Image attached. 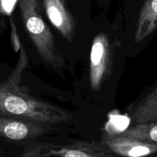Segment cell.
<instances>
[{
  "label": "cell",
  "mask_w": 157,
  "mask_h": 157,
  "mask_svg": "<svg viewBox=\"0 0 157 157\" xmlns=\"http://www.w3.org/2000/svg\"><path fill=\"white\" fill-rule=\"evenodd\" d=\"M11 41H12V44L13 45L14 50L15 52H19L20 48H21V44L20 43L19 37H18V32H17L16 26H15V22L13 20H11Z\"/></svg>",
  "instance_id": "cell-12"
},
{
  "label": "cell",
  "mask_w": 157,
  "mask_h": 157,
  "mask_svg": "<svg viewBox=\"0 0 157 157\" xmlns=\"http://www.w3.org/2000/svg\"><path fill=\"white\" fill-rule=\"evenodd\" d=\"M21 18L28 35L41 59L55 68L64 65L56 48L55 38L40 12L38 0H18Z\"/></svg>",
  "instance_id": "cell-2"
},
{
  "label": "cell",
  "mask_w": 157,
  "mask_h": 157,
  "mask_svg": "<svg viewBox=\"0 0 157 157\" xmlns=\"http://www.w3.org/2000/svg\"><path fill=\"white\" fill-rule=\"evenodd\" d=\"M46 15L52 25L68 41L75 36L76 23L67 9V0H41Z\"/></svg>",
  "instance_id": "cell-6"
},
{
  "label": "cell",
  "mask_w": 157,
  "mask_h": 157,
  "mask_svg": "<svg viewBox=\"0 0 157 157\" xmlns=\"http://www.w3.org/2000/svg\"><path fill=\"white\" fill-rule=\"evenodd\" d=\"M2 29H0V35H2Z\"/></svg>",
  "instance_id": "cell-13"
},
{
  "label": "cell",
  "mask_w": 157,
  "mask_h": 157,
  "mask_svg": "<svg viewBox=\"0 0 157 157\" xmlns=\"http://www.w3.org/2000/svg\"><path fill=\"white\" fill-rule=\"evenodd\" d=\"M52 126L29 120L0 116V137L12 141L32 139L46 134Z\"/></svg>",
  "instance_id": "cell-5"
},
{
  "label": "cell",
  "mask_w": 157,
  "mask_h": 157,
  "mask_svg": "<svg viewBox=\"0 0 157 157\" xmlns=\"http://www.w3.org/2000/svg\"><path fill=\"white\" fill-rule=\"evenodd\" d=\"M0 157H1V155H0Z\"/></svg>",
  "instance_id": "cell-14"
},
{
  "label": "cell",
  "mask_w": 157,
  "mask_h": 157,
  "mask_svg": "<svg viewBox=\"0 0 157 157\" xmlns=\"http://www.w3.org/2000/svg\"><path fill=\"white\" fill-rule=\"evenodd\" d=\"M113 153L102 144L77 141L65 145L37 143L23 150V157H110Z\"/></svg>",
  "instance_id": "cell-3"
},
{
  "label": "cell",
  "mask_w": 157,
  "mask_h": 157,
  "mask_svg": "<svg viewBox=\"0 0 157 157\" xmlns=\"http://www.w3.org/2000/svg\"><path fill=\"white\" fill-rule=\"evenodd\" d=\"M101 144L113 154L123 156L140 157L157 153V144L144 142L121 135H106L103 137Z\"/></svg>",
  "instance_id": "cell-7"
},
{
  "label": "cell",
  "mask_w": 157,
  "mask_h": 157,
  "mask_svg": "<svg viewBox=\"0 0 157 157\" xmlns=\"http://www.w3.org/2000/svg\"><path fill=\"white\" fill-rule=\"evenodd\" d=\"M28 64L27 55L21 46L16 66L6 81L0 83V116L29 120L50 126L71 121L73 115L70 112L35 98L20 86Z\"/></svg>",
  "instance_id": "cell-1"
},
{
  "label": "cell",
  "mask_w": 157,
  "mask_h": 157,
  "mask_svg": "<svg viewBox=\"0 0 157 157\" xmlns=\"http://www.w3.org/2000/svg\"><path fill=\"white\" fill-rule=\"evenodd\" d=\"M135 124L157 122V87L136 105L127 109Z\"/></svg>",
  "instance_id": "cell-9"
},
{
  "label": "cell",
  "mask_w": 157,
  "mask_h": 157,
  "mask_svg": "<svg viewBox=\"0 0 157 157\" xmlns=\"http://www.w3.org/2000/svg\"><path fill=\"white\" fill-rule=\"evenodd\" d=\"M18 2V0H0V13L6 16H11Z\"/></svg>",
  "instance_id": "cell-11"
},
{
  "label": "cell",
  "mask_w": 157,
  "mask_h": 157,
  "mask_svg": "<svg viewBox=\"0 0 157 157\" xmlns=\"http://www.w3.org/2000/svg\"><path fill=\"white\" fill-rule=\"evenodd\" d=\"M110 44L105 33L94 37L90 53L89 81L94 90H98L109 75L110 67Z\"/></svg>",
  "instance_id": "cell-4"
},
{
  "label": "cell",
  "mask_w": 157,
  "mask_h": 157,
  "mask_svg": "<svg viewBox=\"0 0 157 157\" xmlns=\"http://www.w3.org/2000/svg\"><path fill=\"white\" fill-rule=\"evenodd\" d=\"M157 29V0H145L138 17L134 41L139 43Z\"/></svg>",
  "instance_id": "cell-8"
},
{
  "label": "cell",
  "mask_w": 157,
  "mask_h": 157,
  "mask_svg": "<svg viewBox=\"0 0 157 157\" xmlns=\"http://www.w3.org/2000/svg\"><path fill=\"white\" fill-rule=\"evenodd\" d=\"M121 136L157 144V122L135 124L121 133Z\"/></svg>",
  "instance_id": "cell-10"
}]
</instances>
